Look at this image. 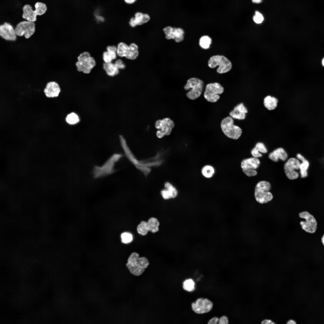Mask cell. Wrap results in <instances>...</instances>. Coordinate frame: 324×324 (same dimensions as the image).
<instances>
[{
    "label": "cell",
    "mask_w": 324,
    "mask_h": 324,
    "mask_svg": "<svg viewBox=\"0 0 324 324\" xmlns=\"http://www.w3.org/2000/svg\"><path fill=\"white\" fill-rule=\"evenodd\" d=\"M149 265V261L146 257H140L138 253L133 252L128 258L126 265L131 274L139 276L143 274Z\"/></svg>",
    "instance_id": "cell-1"
},
{
    "label": "cell",
    "mask_w": 324,
    "mask_h": 324,
    "mask_svg": "<svg viewBox=\"0 0 324 324\" xmlns=\"http://www.w3.org/2000/svg\"><path fill=\"white\" fill-rule=\"evenodd\" d=\"M123 156L121 154H114L101 166H94L92 173L94 178L106 176L116 172L114 169L115 163Z\"/></svg>",
    "instance_id": "cell-2"
},
{
    "label": "cell",
    "mask_w": 324,
    "mask_h": 324,
    "mask_svg": "<svg viewBox=\"0 0 324 324\" xmlns=\"http://www.w3.org/2000/svg\"><path fill=\"white\" fill-rule=\"evenodd\" d=\"M220 127L224 134L231 139L238 140L242 134V129L234 124V119L230 116H228L222 120Z\"/></svg>",
    "instance_id": "cell-3"
},
{
    "label": "cell",
    "mask_w": 324,
    "mask_h": 324,
    "mask_svg": "<svg viewBox=\"0 0 324 324\" xmlns=\"http://www.w3.org/2000/svg\"><path fill=\"white\" fill-rule=\"evenodd\" d=\"M35 10L30 5H25L22 8V18L25 20L35 22L37 20L38 16H41L46 12L47 7L43 2H36L34 6Z\"/></svg>",
    "instance_id": "cell-4"
},
{
    "label": "cell",
    "mask_w": 324,
    "mask_h": 324,
    "mask_svg": "<svg viewBox=\"0 0 324 324\" xmlns=\"http://www.w3.org/2000/svg\"><path fill=\"white\" fill-rule=\"evenodd\" d=\"M271 185L269 182L262 181L256 184L254 192V196L256 201L260 204L267 203L271 201L273 198L272 194L269 192Z\"/></svg>",
    "instance_id": "cell-5"
},
{
    "label": "cell",
    "mask_w": 324,
    "mask_h": 324,
    "mask_svg": "<svg viewBox=\"0 0 324 324\" xmlns=\"http://www.w3.org/2000/svg\"><path fill=\"white\" fill-rule=\"evenodd\" d=\"M204 82L200 79L196 77L189 79L184 86V89L189 90L186 94L188 98L195 100L201 95L204 89Z\"/></svg>",
    "instance_id": "cell-6"
},
{
    "label": "cell",
    "mask_w": 324,
    "mask_h": 324,
    "mask_svg": "<svg viewBox=\"0 0 324 324\" xmlns=\"http://www.w3.org/2000/svg\"><path fill=\"white\" fill-rule=\"evenodd\" d=\"M208 64L211 68L218 66L217 72L219 74L229 72L232 67L231 61L224 56L220 55H214L211 57L208 60Z\"/></svg>",
    "instance_id": "cell-7"
},
{
    "label": "cell",
    "mask_w": 324,
    "mask_h": 324,
    "mask_svg": "<svg viewBox=\"0 0 324 324\" xmlns=\"http://www.w3.org/2000/svg\"><path fill=\"white\" fill-rule=\"evenodd\" d=\"M77 59L78 61L75 64L77 70L84 74L90 73L96 65L95 60L88 52L85 51L80 54Z\"/></svg>",
    "instance_id": "cell-8"
},
{
    "label": "cell",
    "mask_w": 324,
    "mask_h": 324,
    "mask_svg": "<svg viewBox=\"0 0 324 324\" xmlns=\"http://www.w3.org/2000/svg\"><path fill=\"white\" fill-rule=\"evenodd\" d=\"M224 91V87L219 83H209L205 87L204 97L208 101L215 103L220 98L219 94H222Z\"/></svg>",
    "instance_id": "cell-9"
},
{
    "label": "cell",
    "mask_w": 324,
    "mask_h": 324,
    "mask_svg": "<svg viewBox=\"0 0 324 324\" xmlns=\"http://www.w3.org/2000/svg\"><path fill=\"white\" fill-rule=\"evenodd\" d=\"M299 217L305 219L304 221H301L300 224L302 229L306 232L314 233L316 231L317 223V220L312 214L306 211H303L299 214Z\"/></svg>",
    "instance_id": "cell-10"
},
{
    "label": "cell",
    "mask_w": 324,
    "mask_h": 324,
    "mask_svg": "<svg viewBox=\"0 0 324 324\" xmlns=\"http://www.w3.org/2000/svg\"><path fill=\"white\" fill-rule=\"evenodd\" d=\"M16 35L24 36L26 39H28L32 36L35 32V22L24 20L18 23L15 28Z\"/></svg>",
    "instance_id": "cell-11"
},
{
    "label": "cell",
    "mask_w": 324,
    "mask_h": 324,
    "mask_svg": "<svg viewBox=\"0 0 324 324\" xmlns=\"http://www.w3.org/2000/svg\"><path fill=\"white\" fill-rule=\"evenodd\" d=\"M155 127L158 129L156 132V136L159 138L165 135H169L171 133L175 126V124L171 119L166 118L162 120H157L155 124Z\"/></svg>",
    "instance_id": "cell-12"
},
{
    "label": "cell",
    "mask_w": 324,
    "mask_h": 324,
    "mask_svg": "<svg viewBox=\"0 0 324 324\" xmlns=\"http://www.w3.org/2000/svg\"><path fill=\"white\" fill-rule=\"evenodd\" d=\"M299 160L295 158H289L284 165V171L287 177L290 179H295L298 178V173L296 171L299 169L300 164Z\"/></svg>",
    "instance_id": "cell-13"
},
{
    "label": "cell",
    "mask_w": 324,
    "mask_h": 324,
    "mask_svg": "<svg viewBox=\"0 0 324 324\" xmlns=\"http://www.w3.org/2000/svg\"><path fill=\"white\" fill-rule=\"evenodd\" d=\"M213 306L212 302L207 298H199L191 304L193 310L199 314L209 312L212 309Z\"/></svg>",
    "instance_id": "cell-14"
},
{
    "label": "cell",
    "mask_w": 324,
    "mask_h": 324,
    "mask_svg": "<svg viewBox=\"0 0 324 324\" xmlns=\"http://www.w3.org/2000/svg\"><path fill=\"white\" fill-rule=\"evenodd\" d=\"M121 144L124 151V153L128 158L139 170L144 174L146 173L148 169L143 166L142 161L138 160L133 155L127 144L123 136H119Z\"/></svg>",
    "instance_id": "cell-15"
},
{
    "label": "cell",
    "mask_w": 324,
    "mask_h": 324,
    "mask_svg": "<svg viewBox=\"0 0 324 324\" xmlns=\"http://www.w3.org/2000/svg\"><path fill=\"white\" fill-rule=\"evenodd\" d=\"M163 30L167 39H172L176 42L179 43L182 41L184 39V32L181 28H175L168 26L164 27Z\"/></svg>",
    "instance_id": "cell-16"
},
{
    "label": "cell",
    "mask_w": 324,
    "mask_h": 324,
    "mask_svg": "<svg viewBox=\"0 0 324 324\" xmlns=\"http://www.w3.org/2000/svg\"><path fill=\"white\" fill-rule=\"evenodd\" d=\"M0 37L5 40L11 41H15L17 39L14 28L7 22L0 25Z\"/></svg>",
    "instance_id": "cell-17"
},
{
    "label": "cell",
    "mask_w": 324,
    "mask_h": 324,
    "mask_svg": "<svg viewBox=\"0 0 324 324\" xmlns=\"http://www.w3.org/2000/svg\"><path fill=\"white\" fill-rule=\"evenodd\" d=\"M134 16L131 17L129 22L130 26L134 28L138 26H141L148 22L151 19L149 14L141 12H136Z\"/></svg>",
    "instance_id": "cell-18"
},
{
    "label": "cell",
    "mask_w": 324,
    "mask_h": 324,
    "mask_svg": "<svg viewBox=\"0 0 324 324\" xmlns=\"http://www.w3.org/2000/svg\"><path fill=\"white\" fill-rule=\"evenodd\" d=\"M248 112L247 107L243 103L241 102L234 107L233 110L230 112L229 115L234 119L243 120L246 118Z\"/></svg>",
    "instance_id": "cell-19"
},
{
    "label": "cell",
    "mask_w": 324,
    "mask_h": 324,
    "mask_svg": "<svg viewBox=\"0 0 324 324\" xmlns=\"http://www.w3.org/2000/svg\"><path fill=\"white\" fill-rule=\"evenodd\" d=\"M61 92V89L59 85L57 82L54 81L48 82L44 90L46 96L49 98L58 97Z\"/></svg>",
    "instance_id": "cell-20"
},
{
    "label": "cell",
    "mask_w": 324,
    "mask_h": 324,
    "mask_svg": "<svg viewBox=\"0 0 324 324\" xmlns=\"http://www.w3.org/2000/svg\"><path fill=\"white\" fill-rule=\"evenodd\" d=\"M268 158L274 162L278 161L279 159L285 161L287 158L288 155L283 148L279 147L271 152L268 155Z\"/></svg>",
    "instance_id": "cell-21"
},
{
    "label": "cell",
    "mask_w": 324,
    "mask_h": 324,
    "mask_svg": "<svg viewBox=\"0 0 324 324\" xmlns=\"http://www.w3.org/2000/svg\"><path fill=\"white\" fill-rule=\"evenodd\" d=\"M260 164V160L257 158L251 157L243 160L241 162V166L243 169L256 170Z\"/></svg>",
    "instance_id": "cell-22"
},
{
    "label": "cell",
    "mask_w": 324,
    "mask_h": 324,
    "mask_svg": "<svg viewBox=\"0 0 324 324\" xmlns=\"http://www.w3.org/2000/svg\"><path fill=\"white\" fill-rule=\"evenodd\" d=\"M278 99L275 97L267 95L264 97L263 104L265 107L269 111L275 110L278 106Z\"/></svg>",
    "instance_id": "cell-23"
},
{
    "label": "cell",
    "mask_w": 324,
    "mask_h": 324,
    "mask_svg": "<svg viewBox=\"0 0 324 324\" xmlns=\"http://www.w3.org/2000/svg\"><path fill=\"white\" fill-rule=\"evenodd\" d=\"M296 157L298 159L302 161L299 168L301 177L302 178H306L308 175V170L309 166V162L300 154H297Z\"/></svg>",
    "instance_id": "cell-24"
},
{
    "label": "cell",
    "mask_w": 324,
    "mask_h": 324,
    "mask_svg": "<svg viewBox=\"0 0 324 324\" xmlns=\"http://www.w3.org/2000/svg\"><path fill=\"white\" fill-rule=\"evenodd\" d=\"M267 150L264 143L262 142H257L251 150V153L253 156L255 158H259L262 157L261 153H266Z\"/></svg>",
    "instance_id": "cell-25"
},
{
    "label": "cell",
    "mask_w": 324,
    "mask_h": 324,
    "mask_svg": "<svg viewBox=\"0 0 324 324\" xmlns=\"http://www.w3.org/2000/svg\"><path fill=\"white\" fill-rule=\"evenodd\" d=\"M138 46L136 44L132 43L128 46L125 57L131 60L136 59L139 55Z\"/></svg>",
    "instance_id": "cell-26"
},
{
    "label": "cell",
    "mask_w": 324,
    "mask_h": 324,
    "mask_svg": "<svg viewBox=\"0 0 324 324\" xmlns=\"http://www.w3.org/2000/svg\"><path fill=\"white\" fill-rule=\"evenodd\" d=\"M103 68L106 74L109 76H113L117 75L119 72V69L112 62L109 63H104Z\"/></svg>",
    "instance_id": "cell-27"
},
{
    "label": "cell",
    "mask_w": 324,
    "mask_h": 324,
    "mask_svg": "<svg viewBox=\"0 0 324 324\" xmlns=\"http://www.w3.org/2000/svg\"><path fill=\"white\" fill-rule=\"evenodd\" d=\"M149 231L153 233L157 232L159 230L160 222L156 218L152 217L147 221Z\"/></svg>",
    "instance_id": "cell-28"
},
{
    "label": "cell",
    "mask_w": 324,
    "mask_h": 324,
    "mask_svg": "<svg viewBox=\"0 0 324 324\" xmlns=\"http://www.w3.org/2000/svg\"><path fill=\"white\" fill-rule=\"evenodd\" d=\"M212 42L211 38L208 35H205L200 38L199 44L202 48L204 49H208L210 48Z\"/></svg>",
    "instance_id": "cell-29"
},
{
    "label": "cell",
    "mask_w": 324,
    "mask_h": 324,
    "mask_svg": "<svg viewBox=\"0 0 324 324\" xmlns=\"http://www.w3.org/2000/svg\"><path fill=\"white\" fill-rule=\"evenodd\" d=\"M136 230L139 234L143 236L146 235L149 231L147 221H142L137 226Z\"/></svg>",
    "instance_id": "cell-30"
},
{
    "label": "cell",
    "mask_w": 324,
    "mask_h": 324,
    "mask_svg": "<svg viewBox=\"0 0 324 324\" xmlns=\"http://www.w3.org/2000/svg\"><path fill=\"white\" fill-rule=\"evenodd\" d=\"M215 172L214 168L210 165L204 166L201 170L202 175L205 177L210 178L214 175Z\"/></svg>",
    "instance_id": "cell-31"
},
{
    "label": "cell",
    "mask_w": 324,
    "mask_h": 324,
    "mask_svg": "<svg viewBox=\"0 0 324 324\" xmlns=\"http://www.w3.org/2000/svg\"><path fill=\"white\" fill-rule=\"evenodd\" d=\"M128 46V45L124 42L119 43L117 47V55L120 57H125Z\"/></svg>",
    "instance_id": "cell-32"
},
{
    "label": "cell",
    "mask_w": 324,
    "mask_h": 324,
    "mask_svg": "<svg viewBox=\"0 0 324 324\" xmlns=\"http://www.w3.org/2000/svg\"><path fill=\"white\" fill-rule=\"evenodd\" d=\"M183 289L188 292L193 291L195 289V283L191 279L185 280L183 283Z\"/></svg>",
    "instance_id": "cell-33"
},
{
    "label": "cell",
    "mask_w": 324,
    "mask_h": 324,
    "mask_svg": "<svg viewBox=\"0 0 324 324\" xmlns=\"http://www.w3.org/2000/svg\"><path fill=\"white\" fill-rule=\"evenodd\" d=\"M65 119L66 122L70 124H75L79 121L78 116L74 112H71L67 115Z\"/></svg>",
    "instance_id": "cell-34"
},
{
    "label": "cell",
    "mask_w": 324,
    "mask_h": 324,
    "mask_svg": "<svg viewBox=\"0 0 324 324\" xmlns=\"http://www.w3.org/2000/svg\"><path fill=\"white\" fill-rule=\"evenodd\" d=\"M121 241L124 244H128L131 242L133 239L132 234L128 232H124L121 235Z\"/></svg>",
    "instance_id": "cell-35"
},
{
    "label": "cell",
    "mask_w": 324,
    "mask_h": 324,
    "mask_svg": "<svg viewBox=\"0 0 324 324\" xmlns=\"http://www.w3.org/2000/svg\"><path fill=\"white\" fill-rule=\"evenodd\" d=\"M164 186L172 194L174 198L177 196L178 195V191L175 187L169 182H165Z\"/></svg>",
    "instance_id": "cell-36"
},
{
    "label": "cell",
    "mask_w": 324,
    "mask_h": 324,
    "mask_svg": "<svg viewBox=\"0 0 324 324\" xmlns=\"http://www.w3.org/2000/svg\"><path fill=\"white\" fill-rule=\"evenodd\" d=\"M264 18L263 15L259 12L256 11L253 17L254 22L257 24H260L262 22Z\"/></svg>",
    "instance_id": "cell-37"
},
{
    "label": "cell",
    "mask_w": 324,
    "mask_h": 324,
    "mask_svg": "<svg viewBox=\"0 0 324 324\" xmlns=\"http://www.w3.org/2000/svg\"><path fill=\"white\" fill-rule=\"evenodd\" d=\"M161 194L163 198L165 200L174 198L172 193L168 190L166 188L161 191Z\"/></svg>",
    "instance_id": "cell-38"
},
{
    "label": "cell",
    "mask_w": 324,
    "mask_h": 324,
    "mask_svg": "<svg viewBox=\"0 0 324 324\" xmlns=\"http://www.w3.org/2000/svg\"><path fill=\"white\" fill-rule=\"evenodd\" d=\"M103 58L104 63H105L112 62V61L114 60L112 55L107 51L103 52Z\"/></svg>",
    "instance_id": "cell-39"
},
{
    "label": "cell",
    "mask_w": 324,
    "mask_h": 324,
    "mask_svg": "<svg viewBox=\"0 0 324 324\" xmlns=\"http://www.w3.org/2000/svg\"><path fill=\"white\" fill-rule=\"evenodd\" d=\"M243 172L248 177L253 176L257 174V172L255 170L252 169H243Z\"/></svg>",
    "instance_id": "cell-40"
},
{
    "label": "cell",
    "mask_w": 324,
    "mask_h": 324,
    "mask_svg": "<svg viewBox=\"0 0 324 324\" xmlns=\"http://www.w3.org/2000/svg\"><path fill=\"white\" fill-rule=\"evenodd\" d=\"M114 64L119 69H124L125 67V64L123 61L121 59H118L116 61Z\"/></svg>",
    "instance_id": "cell-41"
},
{
    "label": "cell",
    "mask_w": 324,
    "mask_h": 324,
    "mask_svg": "<svg viewBox=\"0 0 324 324\" xmlns=\"http://www.w3.org/2000/svg\"><path fill=\"white\" fill-rule=\"evenodd\" d=\"M229 322L228 317L225 316H223L219 319L218 323L219 324H227L229 323Z\"/></svg>",
    "instance_id": "cell-42"
},
{
    "label": "cell",
    "mask_w": 324,
    "mask_h": 324,
    "mask_svg": "<svg viewBox=\"0 0 324 324\" xmlns=\"http://www.w3.org/2000/svg\"><path fill=\"white\" fill-rule=\"evenodd\" d=\"M219 319L217 317H213L208 322V324H216L219 322Z\"/></svg>",
    "instance_id": "cell-43"
},
{
    "label": "cell",
    "mask_w": 324,
    "mask_h": 324,
    "mask_svg": "<svg viewBox=\"0 0 324 324\" xmlns=\"http://www.w3.org/2000/svg\"><path fill=\"white\" fill-rule=\"evenodd\" d=\"M106 51H114L117 52V47L115 46H108L106 48Z\"/></svg>",
    "instance_id": "cell-44"
},
{
    "label": "cell",
    "mask_w": 324,
    "mask_h": 324,
    "mask_svg": "<svg viewBox=\"0 0 324 324\" xmlns=\"http://www.w3.org/2000/svg\"><path fill=\"white\" fill-rule=\"evenodd\" d=\"M137 0H123L125 3L131 5L134 3Z\"/></svg>",
    "instance_id": "cell-45"
},
{
    "label": "cell",
    "mask_w": 324,
    "mask_h": 324,
    "mask_svg": "<svg viewBox=\"0 0 324 324\" xmlns=\"http://www.w3.org/2000/svg\"><path fill=\"white\" fill-rule=\"evenodd\" d=\"M263 324H272L274 323L271 320H270L266 319L263 320L261 322Z\"/></svg>",
    "instance_id": "cell-46"
},
{
    "label": "cell",
    "mask_w": 324,
    "mask_h": 324,
    "mask_svg": "<svg viewBox=\"0 0 324 324\" xmlns=\"http://www.w3.org/2000/svg\"><path fill=\"white\" fill-rule=\"evenodd\" d=\"M296 323V322L295 320H289L287 321V324H295Z\"/></svg>",
    "instance_id": "cell-47"
},
{
    "label": "cell",
    "mask_w": 324,
    "mask_h": 324,
    "mask_svg": "<svg viewBox=\"0 0 324 324\" xmlns=\"http://www.w3.org/2000/svg\"><path fill=\"white\" fill-rule=\"evenodd\" d=\"M263 0H252V2L256 4H259L261 3Z\"/></svg>",
    "instance_id": "cell-48"
},
{
    "label": "cell",
    "mask_w": 324,
    "mask_h": 324,
    "mask_svg": "<svg viewBox=\"0 0 324 324\" xmlns=\"http://www.w3.org/2000/svg\"><path fill=\"white\" fill-rule=\"evenodd\" d=\"M321 241L323 245L324 246V234L322 235L321 238Z\"/></svg>",
    "instance_id": "cell-49"
},
{
    "label": "cell",
    "mask_w": 324,
    "mask_h": 324,
    "mask_svg": "<svg viewBox=\"0 0 324 324\" xmlns=\"http://www.w3.org/2000/svg\"><path fill=\"white\" fill-rule=\"evenodd\" d=\"M322 65L324 66V58L322 59Z\"/></svg>",
    "instance_id": "cell-50"
}]
</instances>
